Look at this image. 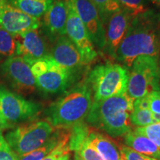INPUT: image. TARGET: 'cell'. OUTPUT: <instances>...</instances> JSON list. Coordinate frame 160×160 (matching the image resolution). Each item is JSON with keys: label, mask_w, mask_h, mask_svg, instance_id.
Returning <instances> with one entry per match:
<instances>
[{"label": "cell", "mask_w": 160, "mask_h": 160, "mask_svg": "<svg viewBox=\"0 0 160 160\" xmlns=\"http://www.w3.org/2000/svg\"><path fill=\"white\" fill-rule=\"evenodd\" d=\"M160 55V13L148 9L133 17L116 59L129 68L137 57Z\"/></svg>", "instance_id": "6da1fadb"}, {"label": "cell", "mask_w": 160, "mask_h": 160, "mask_svg": "<svg viewBox=\"0 0 160 160\" xmlns=\"http://www.w3.org/2000/svg\"><path fill=\"white\" fill-rule=\"evenodd\" d=\"M93 93L88 77L77 82L46 110L53 128H72L82 123L93 104Z\"/></svg>", "instance_id": "7a4b0ae2"}, {"label": "cell", "mask_w": 160, "mask_h": 160, "mask_svg": "<svg viewBox=\"0 0 160 160\" xmlns=\"http://www.w3.org/2000/svg\"><path fill=\"white\" fill-rule=\"evenodd\" d=\"M133 100L127 93L99 102H93L86 122L91 127L113 137L124 136L131 131V114Z\"/></svg>", "instance_id": "3957f363"}, {"label": "cell", "mask_w": 160, "mask_h": 160, "mask_svg": "<svg viewBox=\"0 0 160 160\" xmlns=\"http://www.w3.org/2000/svg\"><path fill=\"white\" fill-rule=\"evenodd\" d=\"M93 102H99L127 93L129 69L117 63L97 65L88 75Z\"/></svg>", "instance_id": "277c9868"}, {"label": "cell", "mask_w": 160, "mask_h": 160, "mask_svg": "<svg viewBox=\"0 0 160 160\" xmlns=\"http://www.w3.org/2000/svg\"><path fill=\"white\" fill-rule=\"evenodd\" d=\"M127 94L133 100L160 91L159 59L151 57H139L129 68Z\"/></svg>", "instance_id": "5b68a950"}, {"label": "cell", "mask_w": 160, "mask_h": 160, "mask_svg": "<svg viewBox=\"0 0 160 160\" xmlns=\"http://www.w3.org/2000/svg\"><path fill=\"white\" fill-rule=\"evenodd\" d=\"M47 120H35L18 125L5 136L11 148L17 155H22L42 146L54 132Z\"/></svg>", "instance_id": "8992f818"}, {"label": "cell", "mask_w": 160, "mask_h": 160, "mask_svg": "<svg viewBox=\"0 0 160 160\" xmlns=\"http://www.w3.org/2000/svg\"><path fill=\"white\" fill-rule=\"evenodd\" d=\"M0 110L13 127L15 124L34 119L41 111V105L0 85Z\"/></svg>", "instance_id": "52a82bcc"}, {"label": "cell", "mask_w": 160, "mask_h": 160, "mask_svg": "<svg viewBox=\"0 0 160 160\" xmlns=\"http://www.w3.org/2000/svg\"><path fill=\"white\" fill-rule=\"evenodd\" d=\"M81 71H75L62 67L49 56L47 68L41 74L35 77L37 88L48 95L64 93L71 88L79 79Z\"/></svg>", "instance_id": "ba28073f"}, {"label": "cell", "mask_w": 160, "mask_h": 160, "mask_svg": "<svg viewBox=\"0 0 160 160\" xmlns=\"http://www.w3.org/2000/svg\"><path fill=\"white\" fill-rule=\"evenodd\" d=\"M0 69L11 87L19 94H31L37 89L31 65L23 58L17 56L8 58L0 66Z\"/></svg>", "instance_id": "9c48e42d"}, {"label": "cell", "mask_w": 160, "mask_h": 160, "mask_svg": "<svg viewBox=\"0 0 160 160\" xmlns=\"http://www.w3.org/2000/svg\"><path fill=\"white\" fill-rule=\"evenodd\" d=\"M68 5V19L66 35L79 50L85 65L91 62L97 57V52L85 26L76 11L73 0H66Z\"/></svg>", "instance_id": "30bf717a"}, {"label": "cell", "mask_w": 160, "mask_h": 160, "mask_svg": "<svg viewBox=\"0 0 160 160\" xmlns=\"http://www.w3.org/2000/svg\"><path fill=\"white\" fill-rule=\"evenodd\" d=\"M76 11L85 26L90 39L100 51L105 46V28L97 8L91 0H73Z\"/></svg>", "instance_id": "8fae6325"}, {"label": "cell", "mask_w": 160, "mask_h": 160, "mask_svg": "<svg viewBox=\"0 0 160 160\" xmlns=\"http://www.w3.org/2000/svg\"><path fill=\"white\" fill-rule=\"evenodd\" d=\"M40 25L39 19L23 13L6 0H0V26L11 35L38 29Z\"/></svg>", "instance_id": "7c38bea8"}, {"label": "cell", "mask_w": 160, "mask_h": 160, "mask_svg": "<svg viewBox=\"0 0 160 160\" xmlns=\"http://www.w3.org/2000/svg\"><path fill=\"white\" fill-rule=\"evenodd\" d=\"M133 17L129 12L122 8L108 20L105 26V46L103 51L112 59H116L117 50L125 37Z\"/></svg>", "instance_id": "4fadbf2b"}, {"label": "cell", "mask_w": 160, "mask_h": 160, "mask_svg": "<svg viewBox=\"0 0 160 160\" xmlns=\"http://www.w3.org/2000/svg\"><path fill=\"white\" fill-rule=\"evenodd\" d=\"M15 56L23 58L30 65L49 55L47 43L39 30H31L15 36Z\"/></svg>", "instance_id": "5bb4252c"}, {"label": "cell", "mask_w": 160, "mask_h": 160, "mask_svg": "<svg viewBox=\"0 0 160 160\" xmlns=\"http://www.w3.org/2000/svg\"><path fill=\"white\" fill-rule=\"evenodd\" d=\"M43 33L50 41L54 42L66 35L68 5L66 0H55L43 16Z\"/></svg>", "instance_id": "9a60e30c"}, {"label": "cell", "mask_w": 160, "mask_h": 160, "mask_svg": "<svg viewBox=\"0 0 160 160\" xmlns=\"http://www.w3.org/2000/svg\"><path fill=\"white\" fill-rule=\"evenodd\" d=\"M49 56L56 63L65 68L80 71L85 65L77 46L67 35L62 36L53 42Z\"/></svg>", "instance_id": "2e32d148"}, {"label": "cell", "mask_w": 160, "mask_h": 160, "mask_svg": "<svg viewBox=\"0 0 160 160\" xmlns=\"http://www.w3.org/2000/svg\"><path fill=\"white\" fill-rule=\"evenodd\" d=\"M71 128H56L54 132L42 146L22 155H17V160H42L54 150L63 140L71 137Z\"/></svg>", "instance_id": "e0dca14e"}, {"label": "cell", "mask_w": 160, "mask_h": 160, "mask_svg": "<svg viewBox=\"0 0 160 160\" xmlns=\"http://www.w3.org/2000/svg\"><path fill=\"white\" fill-rule=\"evenodd\" d=\"M88 139L102 160H124L120 149L111 138L99 132L89 131Z\"/></svg>", "instance_id": "ac0fdd59"}, {"label": "cell", "mask_w": 160, "mask_h": 160, "mask_svg": "<svg viewBox=\"0 0 160 160\" xmlns=\"http://www.w3.org/2000/svg\"><path fill=\"white\" fill-rule=\"evenodd\" d=\"M125 145L138 153L160 160V150L148 138L133 131L124 135Z\"/></svg>", "instance_id": "d6986e66"}, {"label": "cell", "mask_w": 160, "mask_h": 160, "mask_svg": "<svg viewBox=\"0 0 160 160\" xmlns=\"http://www.w3.org/2000/svg\"><path fill=\"white\" fill-rule=\"evenodd\" d=\"M12 6L32 17L39 19L45 15L55 0H6Z\"/></svg>", "instance_id": "ffe728a7"}, {"label": "cell", "mask_w": 160, "mask_h": 160, "mask_svg": "<svg viewBox=\"0 0 160 160\" xmlns=\"http://www.w3.org/2000/svg\"><path fill=\"white\" fill-rule=\"evenodd\" d=\"M97 8L101 21L105 26L108 20L113 13L120 11L122 8L118 0H91Z\"/></svg>", "instance_id": "44dd1931"}, {"label": "cell", "mask_w": 160, "mask_h": 160, "mask_svg": "<svg viewBox=\"0 0 160 160\" xmlns=\"http://www.w3.org/2000/svg\"><path fill=\"white\" fill-rule=\"evenodd\" d=\"M16 47L14 36L0 27V62L15 56Z\"/></svg>", "instance_id": "7402d4cb"}, {"label": "cell", "mask_w": 160, "mask_h": 160, "mask_svg": "<svg viewBox=\"0 0 160 160\" xmlns=\"http://www.w3.org/2000/svg\"><path fill=\"white\" fill-rule=\"evenodd\" d=\"M131 124L137 127H144L155 123L153 113L150 109H133L131 114Z\"/></svg>", "instance_id": "603a6c76"}, {"label": "cell", "mask_w": 160, "mask_h": 160, "mask_svg": "<svg viewBox=\"0 0 160 160\" xmlns=\"http://www.w3.org/2000/svg\"><path fill=\"white\" fill-rule=\"evenodd\" d=\"M69 140H63L54 150L42 160H70L71 157V151L69 148Z\"/></svg>", "instance_id": "cb8c5ba5"}, {"label": "cell", "mask_w": 160, "mask_h": 160, "mask_svg": "<svg viewBox=\"0 0 160 160\" xmlns=\"http://www.w3.org/2000/svg\"><path fill=\"white\" fill-rule=\"evenodd\" d=\"M134 131L148 138L160 150V122L144 127H137Z\"/></svg>", "instance_id": "d4e9b609"}, {"label": "cell", "mask_w": 160, "mask_h": 160, "mask_svg": "<svg viewBox=\"0 0 160 160\" xmlns=\"http://www.w3.org/2000/svg\"><path fill=\"white\" fill-rule=\"evenodd\" d=\"M122 8L133 17L148 10V0H118Z\"/></svg>", "instance_id": "484cf974"}, {"label": "cell", "mask_w": 160, "mask_h": 160, "mask_svg": "<svg viewBox=\"0 0 160 160\" xmlns=\"http://www.w3.org/2000/svg\"><path fill=\"white\" fill-rule=\"evenodd\" d=\"M119 149L124 160H158L153 157L138 153L126 145H122Z\"/></svg>", "instance_id": "4316f807"}, {"label": "cell", "mask_w": 160, "mask_h": 160, "mask_svg": "<svg viewBox=\"0 0 160 160\" xmlns=\"http://www.w3.org/2000/svg\"><path fill=\"white\" fill-rule=\"evenodd\" d=\"M0 160H17V155L11 148L0 131Z\"/></svg>", "instance_id": "83f0119b"}, {"label": "cell", "mask_w": 160, "mask_h": 160, "mask_svg": "<svg viewBox=\"0 0 160 160\" xmlns=\"http://www.w3.org/2000/svg\"><path fill=\"white\" fill-rule=\"evenodd\" d=\"M150 110L153 113L160 116V91L151 92L148 94Z\"/></svg>", "instance_id": "f1b7e54d"}, {"label": "cell", "mask_w": 160, "mask_h": 160, "mask_svg": "<svg viewBox=\"0 0 160 160\" xmlns=\"http://www.w3.org/2000/svg\"><path fill=\"white\" fill-rule=\"evenodd\" d=\"M133 109H150V101L148 95L135 99L133 102Z\"/></svg>", "instance_id": "f546056e"}, {"label": "cell", "mask_w": 160, "mask_h": 160, "mask_svg": "<svg viewBox=\"0 0 160 160\" xmlns=\"http://www.w3.org/2000/svg\"><path fill=\"white\" fill-rule=\"evenodd\" d=\"M11 128H13V126L5 119L1 110H0V131H2L4 129Z\"/></svg>", "instance_id": "4dcf8cb0"}, {"label": "cell", "mask_w": 160, "mask_h": 160, "mask_svg": "<svg viewBox=\"0 0 160 160\" xmlns=\"http://www.w3.org/2000/svg\"><path fill=\"white\" fill-rule=\"evenodd\" d=\"M148 2H151L153 5H154L157 7H160V0H148Z\"/></svg>", "instance_id": "1f68e13d"}, {"label": "cell", "mask_w": 160, "mask_h": 160, "mask_svg": "<svg viewBox=\"0 0 160 160\" xmlns=\"http://www.w3.org/2000/svg\"><path fill=\"white\" fill-rule=\"evenodd\" d=\"M73 160H82V159L79 157V156L78 155L77 153H74V159H73Z\"/></svg>", "instance_id": "d6a6232c"}, {"label": "cell", "mask_w": 160, "mask_h": 160, "mask_svg": "<svg viewBox=\"0 0 160 160\" xmlns=\"http://www.w3.org/2000/svg\"><path fill=\"white\" fill-rule=\"evenodd\" d=\"M159 66H160V55H159Z\"/></svg>", "instance_id": "836d02e7"}]
</instances>
